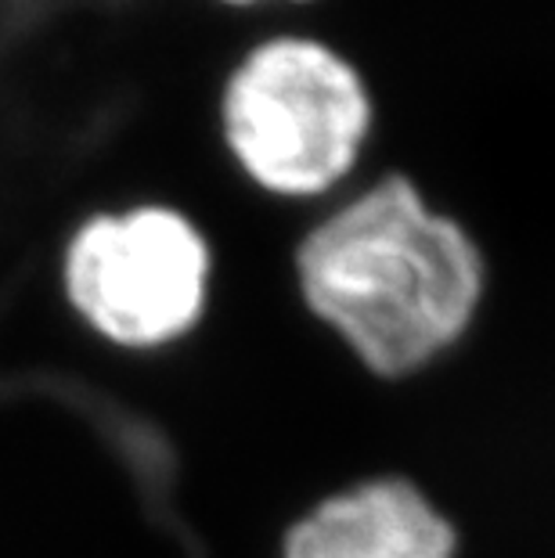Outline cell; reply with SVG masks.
<instances>
[{"instance_id": "cell-2", "label": "cell", "mask_w": 555, "mask_h": 558, "mask_svg": "<svg viewBox=\"0 0 555 558\" xmlns=\"http://www.w3.org/2000/svg\"><path fill=\"white\" fill-rule=\"evenodd\" d=\"M375 134L358 65L311 33H270L228 69L217 137L234 177L275 206L314 209L358 181Z\"/></svg>"}, {"instance_id": "cell-4", "label": "cell", "mask_w": 555, "mask_h": 558, "mask_svg": "<svg viewBox=\"0 0 555 558\" xmlns=\"http://www.w3.org/2000/svg\"><path fill=\"white\" fill-rule=\"evenodd\" d=\"M278 558H462V533L422 483L372 472L306 505Z\"/></svg>"}, {"instance_id": "cell-3", "label": "cell", "mask_w": 555, "mask_h": 558, "mask_svg": "<svg viewBox=\"0 0 555 558\" xmlns=\"http://www.w3.org/2000/svg\"><path fill=\"white\" fill-rule=\"evenodd\" d=\"M55 284L87 336L123 353L192 339L220 292L214 239L167 198L91 209L55 248Z\"/></svg>"}, {"instance_id": "cell-5", "label": "cell", "mask_w": 555, "mask_h": 558, "mask_svg": "<svg viewBox=\"0 0 555 558\" xmlns=\"http://www.w3.org/2000/svg\"><path fill=\"white\" fill-rule=\"evenodd\" d=\"M206 4H214L220 11H234V15H245V11H260V8H314L322 4V0H206Z\"/></svg>"}, {"instance_id": "cell-1", "label": "cell", "mask_w": 555, "mask_h": 558, "mask_svg": "<svg viewBox=\"0 0 555 558\" xmlns=\"http://www.w3.org/2000/svg\"><path fill=\"white\" fill-rule=\"evenodd\" d=\"M289 284L300 311L364 375L408 383L472 336L494 264L455 213L369 151L358 181L292 239Z\"/></svg>"}]
</instances>
